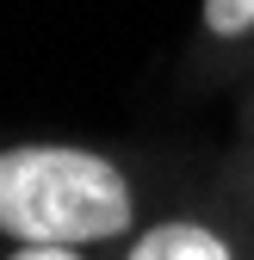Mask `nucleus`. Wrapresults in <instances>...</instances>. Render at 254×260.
Here are the masks:
<instances>
[{"label": "nucleus", "mask_w": 254, "mask_h": 260, "mask_svg": "<svg viewBox=\"0 0 254 260\" xmlns=\"http://www.w3.org/2000/svg\"><path fill=\"white\" fill-rule=\"evenodd\" d=\"M137 236V186L112 155L81 143H7L0 149V242L100 248Z\"/></svg>", "instance_id": "1"}, {"label": "nucleus", "mask_w": 254, "mask_h": 260, "mask_svg": "<svg viewBox=\"0 0 254 260\" xmlns=\"http://www.w3.org/2000/svg\"><path fill=\"white\" fill-rule=\"evenodd\" d=\"M124 260H236V242L205 217H155L131 236Z\"/></svg>", "instance_id": "2"}, {"label": "nucleus", "mask_w": 254, "mask_h": 260, "mask_svg": "<svg viewBox=\"0 0 254 260\" xmlns=\"http://www.w3.org/2000/svg\"><path fill=\"white\" fill-rule=\"evenodd\" d=\"M199 25L224 44H242L254 31V0H199Z\"/></svg>", "instance_id": "3"}, {"label": "nucleus", "mask_w": 254, "mask_h": 260, "mask_svg": "<svg viewBox=\"0 0 254 260\" xmlns=\"http://www.w3.org/2000/svg\"><path fill=\"white\" fill-rule=\"evenodd\" d=\"M7 260H87V248H38V242H19V248H7Z\"/></svg>", "instance_id": "4"}]
</instances>
